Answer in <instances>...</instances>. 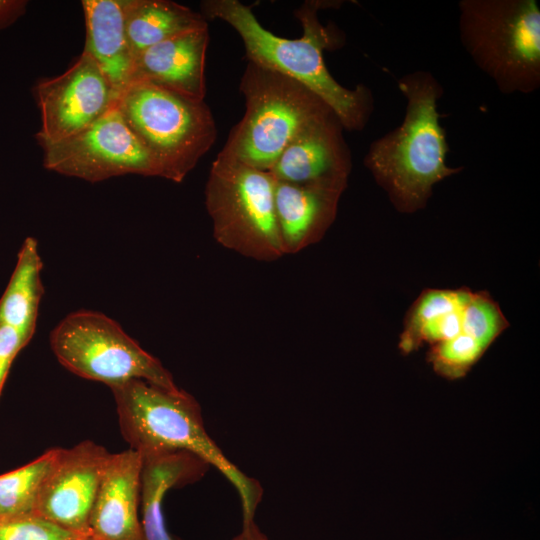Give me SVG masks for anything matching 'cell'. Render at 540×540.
<instances>
[{
  "mask_svg": "<svg viewBox=\"0 0 540 540\" xmlns=\"http://www.w3.org/2000/svg\"><path fill=\"white\" fill-rule=\"evenodd\" d=\"M61 449H49L34 461L0 475V521L34 514L41 488Z\"/></svg>",
  "mask_w": 540,
  "mask_h": 540,
  "instance_id": "20",
  "label": "cell"
},
{
  "mask_svg": "<svg viewBox=\"0 0 540 540\" xmlns=\"http://www.w3.org/2000/svg\"><path fill=\"white\" fill-rule=\"evenodd\" d=\"M33 93L41 118L35 135L39 145L90 126L116 107L120 96L85 51L62 74L39 80Z\"/></svg>",
  "mask_w": 540,
  "mask_h": 540,
  "instance_id": "10",
  "label": "cell"
},
{
  "mask_svg": "<svg viewBox=\"0 0 540 540\" xmlns=\"http://www.w3.org/2000/svg\"><path fill=\"white\" fill-rule=\"evenodd\" d=\"M40 146L47 170L88 182L126 174L161 177L117 107L78 133Z\"/></svg>",
  "mask_w": 540,
  "mask_h": 540,
  "instance_id": "9",
  "label": "cell"
},
{
  "mask_svg": "<svg viewBox=\"0 0 540 540\" xmlns=\"http://www.w3.org/2000/svg\"><path fill=\"white\" fill-rule=\"evenodd\" d=\"M233 540H268L264 534L260 532L255 523L243 527L241 534Z\"/></svg>",
  "mask_w": 540,
  "mask_h": 540,
  "instance_id": "27",
  "label": "cell"
},
{
  "mask_svg": "<svg viewBox=\"0 0 540 540\" xmlns=\"http://www.w3.org/2000/svg\"><path fill=\"white\" fill-rule=\"evenodd\" d=\"M208 26L153 45L134 58L131 83L148 82L195 100H205Z\"/></svg>",
  "mask_w": 540,
  "mask_h": 540,
  "instance_id": "14",
  "label": "cell"
},
{
  "mask_svg": "<svg viewBox=\"0 0 540 540\" xmlns=\"http://www.w3.org/2000/svg\"><path fill=\"white\" fill-rule=\"evenodd\" d=\"M50 345L67 370L109 388L133 379L177 388L163 364L101 312H71L51 331Z\"/></svg>",
  "mask_w": 540,
  "mask_h": 540,
  "instance_id": "8",
  "label": "cell"
},
{
  "mask_svg": "<svg viewBox=\"0 0 540 540\" xmlns=\"http://www.w3.org/2000/svg\"><path fill=\"white\" fill-rule=\"evenodd\" d=\"M176 540H179V539H176Z\"/></svg>",
  "mask_w": 540,
  "mask_h": 540,
  "instance_id": "29",
  "label": "cell"
},
{
  "mask_svg": "<svg viewBox=\"0 0 540 540\" xmlns=\"http://www.w3.org/2000/svg\"><path fill=\"white\" fill-rule=\"evenodd\" d=\"M86 540H97L95 538H93L92 536H90L89 538H87Z\"/></svg>",
  "mask_w": 540,
  "mask_h": 540,
  "instance_id": "28",
  "label": "cell"
},
{
  "mask_svg": "<svg viewBox=\"0 0 540 540\" xmlns=\"http://www.w3.org/2000/svg\"><path fill=\"white\" fill-rule=\"evenodd\" d=\"M119 425L130 449L141 457L185 451L214 466L240 497L243 527L254 522L262 496L260 483L236 467L208 435L197 400L180 388L133 379L110 388Z\"/></svg>",
  "mask_w": 540,
  "mask_h": 540,
  "instance_id": "3",
  "label": "cell"
},
{
  "mask_svg": "<svg viewBox=\"0 0 540 540\" xmlns=\"http://www.w3.org/2000/svg\"><path fill=\"white\" fill-rule=\"evenodd\" d=\"M397 87L406 101L401 124L375 139L364 166L401 213L423 209L433 187L463 167L447 164L449 144L437 110L442 84L427 70L402 75Z\"/></svg>",
  "mask_w": 540,
  "mask_h": 540,
  "instance_id": "2",
  "label": "cell"
},
{
  "mask_svg": "<svg viewBox=\"0 0 540 540\" xmlns=\"http://www.w3.org/2000/svg\"><path fill=\"white\" fill-rule=\"evenodd\" d=\"M346 187L276 181L274 201L286 254H296L320 241L334 222Z\"/></svg>",
  "mask_w": 540,
  "mask_h": 540,
  "instance_id": "15",
  "label": "cell"
},
{
  "mask_svg": "<svg viewBox=\"0 0 540 540\" xmlns=\"http://www.w3.org/2000/svg\"><path fill=\"white\" fill-rule=\"evenodd\" d=\"M208 468L202 459L185 451L142 457L140 520L143 540H171L162 511L166 493L200 479Z\"/></svg>",
  "mask_w": 540,
  "mask_h": 540,
  "instance_id": "17",
  "label": "cell"
},
{
  "mask_svg": "<svg viewBox=\"0 0 540 540\" xmlns=\"http://www.w3.org/2000/svg\"><path fill=\"white\" fill-rule=\"evenodd\" d=\"M239 89L245 113L219 153L260 170L269 171L306 129L336 115L302 83L250 61Z\"/></svg>",
  "mask_w": 540,
  "mask_h": 540,
  "instance_id": "4",
  "label": "cell"
},
{
  "mask_svg": "<svg viewBox=\"0 0 540 540\" xmlns=\"http://www.w3.org/2000/svg\"><path fill=\"white\" fill-rule=\"evenodd\" d=\"M487 349L479 341L461 332L451 339L432 345L427 360L439 376L457 380L466 376Z\"/></svg>",
  "mask_w": 540,
  "mask_h": 540,
  "instance_id": "22",
  "label": "cell"
},
{
  "mask_svg": "<svg viewBox=\"0 0 540 540\" xmlns=\"http://www.w3.org/2000/svg\"><path fill=\"white\" fill-rule=\"evenodd\" d=\"M459 38L473 63L503 94L540 87V8L536 0H461Z\"/></svg>",
  "mask_w": 540,
  "mask_h": 540,
  "instance_id": "5",
  "label": "cell"
},
{
  "mask_svg": "<svg viewBox=\"0 0 540 540\" xmlns=\"http://www.w3.org/2000/svg\"><path fill=\"white\" fill-rule=\"evenodd\" d=\"M276 180L218 153L205 186L214 239L244 257L271 262L285 255L275 213Z\"/></svg>",
  "mask_w": 540,
  "mask_h": 540,
  "instance_id": "7",
  "label": "cell"
},
{
  "mask_svg": "<svg viewBox=\"0 0 540 540\" xmlns=\"http://www.w3.org/2000/svg\"><path fill=\"white\" fill-rule=\"evenodd\" d=\"M126 35L134 55L207 25L202 14L169 0H122Z\"/></svg>",
  "mask_w": 540,
  "mask_h": 540,
  "instance_id": "18",
  "label": "cell"
},
{
  "mask_svg": "<svg viewBox=\"0 0 540 540\" xmlns=\"http://www.w3.org/2000/svg\"><path fill=\"white\" fill-rule=\"evenodd\" d=\"M142 457L111 453L92 508L89 531L97 540H143L139 518Z\"/></svg>",
  "mask_w": 540,
  "mask_h": 540,
  "instance_id": "13",
  "label": "cell"
},
{
  "mask_svg": "<svg viewBox=\"0 0 540 540\" xmlns=\"http://www.w3.org/2000/svg\"><path fill=\"white\" fill-rule=\"evenodd\" d=\"M90 536L34 514L0 521V540H86Z\"/></svg>",
  "mask_w": 540,
  "mask_h": 540,
  "instance_id": "24",
  "label": "cell"
},
{
  "mask_svg": "<svg viewBox=\"0 0 540 540\" xmlns=\"http://www.w3.org/2000/svg\"><path fill=\"white\" fill-rule=\"evenodd\" d=\"M83 51L96 62L120 95L130 84L134 55L126 35L122 0H84Z\"/></svg>",
  "mask_w": 540,
  "mask_h": 540,
  "instance_id": "16",
  "label": "cell"
},
{
  "mask_svg": "<svg viewBox=\"0 0 540 540\" xmlns=\"http://www.w3.org/2000/svg\"><path fill=\"white\" fill-rule=\"evenodd\" d=\"M336 115L298 135L280 154L269 172L276 181L347 187L352 154Z\"/></svg>",
  "mask_w": 540,
  "mask_h": 540,
  "instance_id": "12",
  "label": "cell"
},
{
  "mask_svg": "<svg viewBox=\"0 0 540 540\" xmlns=\"http://www.w3.org/2000/svg\"><path fill=\"white\" fill-rule=\"evenodd\" d=\"M206 19H219L229 24L240 36L248 61L282 73L308 87L337 115L347 131H362L374 111L372 91L365 84L353 89L342 86L330 74L324 62V50L343 46V36L318 17L322 8L335 7V1L304 2L295 16L302 25L296 39L277 36L263 27L249 6L238 0H206L201 2Z\"/></svg>",
  "mask_w": 540,
  "mask_h": 540,
  "instance_id": "1",
  "label": "cell"
},
{
  "mask_svg": "<svg viewBox=\"0 0 540 540\" xmlns=\"http://www.w3.org/2000/svg\"><path fill=\"white\" fill-rule=\"evenodd\" d=\"M508 327L499 306L487 293H470L462 314V332L489 348Z\"/></svg>",
  "mask_w": 540,
  "mask_h": 540,
  "instance_id": "23",
  "label": "cell"
},
{
  "mask_svg": "<svg viewBox=\"0 0 540 540\" xmlns=\"http://www.w3.org/2000/svg\"><path fill=\"white\" fill-rule=\"evenodd\" d=\"M110 454L90 440L62 448L41 488L34 515L90 535L89 520Z\"/></svg>",
  "mask_w": 540,
  "mask_h": 540,
  "instance_id": "11",
  "label": "cell"
},
{
  "mask_svg": "<svg viewBox=\"0 0 540 540\" xmlns=\"http://www.w3.org/2000/svg\"><path fill=\"white\" fill-rule=\"evenodd\" d=\"M42 268L37 240L25 238L14 271L0 298V324L13 327L30 339L36 330L39 304L44 294Z\"/></svg>",
  "mask_w": 540,
  "mask_h": 540,
  "instance_id": "19",
  "label": "cell"
},
{
  "mask_svg": "<svg viewBox=\"0 0 540 540\" xmlns=\"http://www.w3.org/2000/svg\"><path fill=\"white\" fill-rule=\"evenodd\" d=\"M471 291L430 289L423 292L409 310L399 348L402 353L416 351V339L421 329L434 318L464 308Z\"/></svg>",
  "mask_w": 540,
  "mask_h": 540,
  "instance_id": "21",
  "label": "cell"
},
{
  "mask_svg": "<svg viewBox=\"0 0 540 540\" xmlns=\"http://www.w3.org/2000/svg\"><path fill=\"white\" fill-rule=\"evenodd\" d=\"M30 340L19 330L0 324V395L15 357Z\"/></svg>",
  "mask_w": 540,
  "mask_h": 540,
  "instance_id": "25",
  "label": "cell"
},
{
  "mask_svg": "<svg viewBox=\"0 0 540 540\" xmlns=\"http://www.w3.org/2000/svg\"><path fill=\"white\" fill-rule=\"evenodd\" d=\"M26 0H0V31L13 25L27 9Z\"/></svg>",
  "mask_w": 540,
  "mask_h": 540,
  "instance_id": "26",
  "label": "cell"
},
{
  "mask_svg": "<svg viewBox=\"0 0 540 540\" xmlns=\"http://www.w3.org/2000/svg\"><path fill=\"white\" fill-rule=\"evenodd\" d=\"M116 107L158 165L161 178L182 182L216 141V123L205 100L134 82Z\"/></svg>",
  "mask_w": 540,
  "mask_h": 540,
  "instance_id": "6",
  "label": "cell"
}]
</instances>
